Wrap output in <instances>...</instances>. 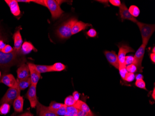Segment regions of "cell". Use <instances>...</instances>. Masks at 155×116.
<instances>
[{
  "instance_id": "cell-1",
  "label": "cell",
  "mask_w": 155,
  "mask_h": 116,
  "mask_svg": "<svg viewBox=\"0 0 155 116\" xmlns=\"http://www.w3.org/2000/svg\"><path fill=\"white\" fill-rule=\"evenodd\" d=\"M23 55L21 50L14 51L10 54H4L0 51V68L2 69H7L17 64L24 63Z\"/></svg>"
},
{
  "instance_id": "cell-2",
  "label": "cell",
  "mask_w": 155,
  "mask_h": 116,
  "mask_svg": "<svg viewBox=\"0 0 155 116\" xmlns=\"http://www.w3.org/2000/svg\"><path fill=\"white\" fill-rule=\"evenodd\" d=\"M77 21L76 18H71L63 22L56 31L57 36L61 39H68L70 38L72 35V27Z\"/></svg>"
},
{
  "instance_id": "cell-3",
  "label": "cell",
  "mask_w": 155,
  "mask_h": 116,
  "mask_svg": "<svg viewBox=\"0 0 155 116\" xmlns=\"http://www.w3.org/2000/svg\"><path fill=\"white\" fill-rule=\"evenodd\" d=\"M137 25L139 28L142 38L143 44L147 46L151 36L155 31V24H149L137 22Z\"/></svg>"
},
{
  "instance_id": "cell-4",
  "label": "cell",
  "mask_w": 155,
  "mask_h": 116,
  "mask_svg": "<svg viewBox=\"0 0 155 116\" xmlns=\"http://www.w3.org/2000/svg\"><path fill=\"white\" fill-rule=\"evenodd\" d=\"M46 7L50 11L52 15V19L54 20H56L61 17L64 11L62 10L61 5L64 2V1H58V0H44Z\"/></svg>"
},
{
  "instance_id": "cell-5",
  "label": "cell",
  "mask_w": 155,
  "mask_h": 116,
  "mask_svg": "<svg viewBox=\"0 0 155 116\" xmlns=\"http://www.w3.org/2000/svg\"><path fill=\"white\" fill-rule=\"evenodd\" d=\"M20 90L9 88L5 93L4 96L2 98L0 103H8L9 104H13L14 101L20 95Z\"/></svg>"
},
{
  "instance_id": "cell-6",
  "label": "cell",
  "mask_w": 155,
  "mask_h": 116,
  "mask_svg": "<svg viewBox=\"0 0 155 116\" xmlns=\"http://www.w3.org/2000/svg\"><path fill=\"white\" fill-rule=\"evenodd\" d=\"M118 47L119 48V51L117 56L119 60V66L125 65V59L126 54L129 53H134L135 50L127 44H119Z\"/></svg>"
},
{
  "instance_id": "cell-7",
  "label": "cell",
  "mask_w": 155,
  "mask_h": 116,
  "mask_svg": "<svg viewBox=\"0 0 155 116\" xmlns=\"http://www.w3.org/2000/svg\"><path fill=\"white\" fill-rule=\"evenodd\" d=\"M146 47V46L145 45L142 44L138 48L134 56L135 59V65L137 67V70H138L140 71H142V70L143 69V68L142 66V63L144 57Z\"/></svg>"
},
{
  "instance_id": "cell-8",
  "label": "cell",
  "mask_w": 155,
  "mask_h": 116,
  "mask_svg": "<svg viewBox=\"0 0 155 116\" xmlns=\"http://www.w3.org/2000/svg\"><path fill=\"white\" fill-rule=\"evenodd\" d=\"M0 83L4 84L10 88L20 90L17 80L15 79L13 75L11 74H5L1 77Z\"/></svg>"
},
{
  "instance_id": "cell-9",
  "label": "cell",
  "mask_w": 155,
  "mask_h": 116,
  "mask_svg": "<svg viewBox=\"0 0 155 116\" xmlns=\"http://www.w3.org/2000/svg\"><path fill=\"white\" fill-rule=\"evenodd\" d=\"M26 97L30 102L31 107L33 108H35L38 103L36 95V85H31L26 93Z\"/></svg>"
},
{
  "instance_id": "cell-10",
  "label": "cell",
  "mask_w": 155,
  "mask_h": 116,
  "mask_svg": "<svg viewBox=\"0 0 155 116\" xmlns=\"http://www.w3.org/2000/svg\"><path fill=\"white\" fill-rule=\"evenodd\" d=\"M119 14L122 21L128 20L136 23L138 22L135 18L130 15L128 8L126 7L124 2L121 3L119 7Z\"/></svg>"
},
{
  "instance_id": "cell-11",
  "label": "cell",
  "mask_w": 155,
  "mask_h": 116,
  "mask_svg": "<svg viewBox=\"0 0 155 116\" xmlns=\"http://www.w3.org/2000/svg\"><path fill=\"white\" fill-rule=\"evenodd\" d=\"M30 71V78H31V84L37 85L40 78L41 74L36 69L35 65L32 63H28Z\"/></svg>"
},
{
  "instance_id": "cell-12",
  "label": "cell",
  "mask_w": 155,
  "mask_h": 116,
  "mask_svg": "<svg viewBox=\"0 0 155 116\" xmlns=\"http://www.w3.org/2000/svg\"><path fill=\"white\" fill-rule=\"evenodd\" d=\"M104 54L105 57L110 64L116 68L118 69L119 67V60H118L117 55L115 52L114 51H105Z\"/></svg>"
},
{
  "instance_id": "cell-13",
  "label": "cell",
  "mask_w": 155,
  "mask_h": 116,
  "mask_svg": "<svg viewBox=\"0 0 155 116\" xmlns=\"http://www.w3.org/2000/svg\"><path fill=\"white\" fill-rule=\"evenodd\" d=\"M18 79H23L30 77V71L28 64L22 63L20 65L17 70Z\"/></svg>"
},
{
  "instance_id": "cell-14",
  "label": "cell",
  "mask_w": 155,
  "mask_h": 116,
  "mask_svg": "<svg viewBox=\"0 0 155 116\" xmlns=\"http://www.w3.org/2000/svg\"><path fill=\"white\" fill-rule=\"evenodd\" d=\"M37 114L38 116H58L49 109L38 102L37 105Z\"/></svg>"
},
{
  "instance_id": "cell-15",
  "label": "cell",
  "mask_w": 155,
  "mask_h": 116,
  "mask_svg": "<svg viewBox=\"0 0 155 116\" xmlns=\"http://www.w3.org/2000/svg\"><path fill=\"white\" fill-rule=\"evenodd\" d=\"M90 26H91V25L89 23H84L81 21H78L72 27V35H75L82 30H86Z\"/></svg>"
},
{
  "instance_id": "cell-16",
  "label": "cell",
  "mask_w": 155,
  "mask_h": 116,
  "mask_svg": "<svg viewBox=\"0 0 155 116\" xmlns=\"http://www.w3.org/2000/svg\"><path fill=\"white\" fill-rule=\"evenodd\" d=\"M8 7L10 8V11L14 16H19L21 15V10L17 2L15 0H5Z\"/></svg>"
},
{
  "instance_id": "cell-17",
  "label": "cell",
  "mask_w": 155,
  "mask_h": 116,
  "mask_svg": "<svg viewBox=\"0 0 155 116\" xmlns=\"http://www.w3.org/2000/svg\"><path fill=\"white\" fill-rule=\"evenodd\" d=\"M13 39L14 42V50L20 51L22 45V37L20 33V29L16 30L13 35Z\"/></svg>"
},
{
  "instance_id": "cell-18",
  "label": "cell",
  "mask_w": 155,
  "mask_h": 116,
  "mask_svg": "<svg viewBox=\"0 0 155 116\" xmlns=\"http://www.w3.org/2000/svg\"><path fill=\"white\" fill-rule=\"evenodd\" d=\"M24 100L22 97L19 95L13 102V107L16 113H21L23 111Z\"/></svg>"
},
{
  "instance_id": "cell-19",
  "label": "cell",
  "mask_w": 155,
  "mask_h": 116,
  "mask_svg": "<svg viewBox=\"0 0 155 116\" xmlns=\"http://www.w3.org/2000/svg\"><path fill=\"white\" fill-rule=\"evenodd\" d=\"M17 83L20 91H23L31 85V81L30 77L23 79H17Z\"/></svg>"
},
{
  "instance_id": "cell-20",
  "label": "cell",
  "mask_w": 155,
  "mask_h": 116,
  "mask_svg": "<svg viewBox=\"0 0 155 116\" xmlns=\"http://www.w3.org/2000/svg\"><path fill=\"white\" fill-rule=\"evenodd\" d=\"M35 49L32 43L29 42L25 41L22 43V46L21 47V52L22 55H26L30 53L33 50Z\"/></svg>"
},
{
  "instance_id": "cell-21",
  "label": "cell",
  "mask_w": 155,
  "mask_h": 116,
  "mask_svg": "<svg viewBox=\"0 0 155 116\" xmlns=\"http://www.w3.org/2000/svg\"><path fill=\"white\" fill-rule=\"evenodd\" d=\"M66 66L60 62L55 63L51 65V70L52 71H61L66 69Z\"/></svg>"
},
{
  "instance_id": "cell-22",
  "label": "cell",
  "mask_w": 155,
  "mask_h": 116,
  "mask_svg": "<svg viewBox=\"0 0 155 116\" xmlns=\"http://www.w3.org/2000/svg\"><path fill=\"white\" fill-rule=\"evenodd\" d=\"M36 69L40 74L45 72H52L51 66L48 65H35Z\"/></svg>"
},
{
  "instance_id": "cell-23",
  "label": "cell",
  "mask_w": 155,
  "mask_h": 116,
  "mask_svg": "<svg viewBox=\"0 0 155 116\" xmlns=\"http://www.w3.org/2000/svg\"><path fill=\"white\" fill-rule=\"evenodd\" d=\"M128 10L130 15L134 18L139 16L140 11L138 7H137V6H135V5H131L130 7Z\"/></svg>"
},
{
  "instance_id": "cell-24",
  "label": "cell",
  "mask_w": 155,
  "mask_h": 116,
  "mask_svg": "<svg viewBox=\"0 0 155 116\" xmlns=\"http://www.w3.org/2000/svg\"><path fill=\"white\" fill-rule=\"evenodd\" d=\"M67 116H77L79 110L77 109L74 106H67Z\"/></svg>"
},
{
  "instance_id": "cell-25",
  "label": "cell",
  "mask_w": 155,
  "mask_h": 116,
  "mask_svg": "<svg viewBox=\"0 0 155 116\" xmlns=\"http://www.w3.org/2000/svg\"><path fill=\"white\" fill-rule=\"evenodd\" d=\"M10 105L8 103L2 104L0 106V114L2 115H6L10 111Z\"/></svg>"
},
{
  "instance_id": "cell-26",
  "label": "cell",
  "mask_w": 155,
  "mask_h": 116,
  "mask_svg": "<svg viewBox=\"0 0 155 116\" xmlns=\"http://www.w3.org/2000/svg\"><path fill=\"white\" fill-rule=\"evenodd\" d=\"M64 105V104H63L56 102L55 101H52L51 103L49 104V106H48V107L49 110L53 111H54L59 109Z\"/></svg>"
},
{
  "instance_id": "cell-27",
  "label": "cell",
  "mask_w": 155,
  "mask_h": 116,
  "mask_svg": "<svg viewBox=\"0 0 155 116\" xmlns=\"http://www.w3.org/2000/svg\"><path fill=\"white\" fill-rule=\"evenodd\" d=\"M76 103V101L74 99L73 96L70 95L65 98L64 104L66 106H74Z\"/></svg>"
},
{
  "instance_id": "cell-28",
  "label": "cell",
  "mask_w": 155,
  "mask_h": 116,
  "mask_svg": "<svg viewBox=\"0 0 155 116\" xmlns=\"http://www.w3.org/2000/svg\"><path fill=\"white\" fill-rule=\"evenodd\" d=\"M67 106L64 104L62 107L60 108L59 109L57 110H55L53 111L54 113H55L56 115L59 116H65L67 115V109H66Z\"/></svg>"
},
{
  "instance_id": "cell-29",
  "label": "cell",
  "mask_w": 155,
  "mask_h": 116,
  "mask_svg": "<svg viewBox=\"0 0 155 116\" xmlns=\"http://www.w3.org/2000/svg\"><path fill=\"white\" fill-rule=\"evenodd\" d=\"M119 71V74L120 75L121 77L123 80H124L126 75L128 74V71L126 69V66L125 65H122L119 66L118 68Z\"/></svg>"
},
{
  "instance_id": "cell-30",
  "label": "cell",
  "mask_w": 155,
  "mask_h": 116,
  "mask_svg": "<svg viewBox=\"0 0 155 116\" xmlns=\"http://www.w3.org/2000/svg\"><path fill=\"white\" fill-rule=\"evenodd\" d=\"M135 85L136 86L137 88L147 91V89L146 88V84H145V82L144 81L143 79L136 80Z\"/></svg>"
},
{
  "instance_id": "cell-31",
  "label": "cell",
  "mask_w": 155,
  "mask_h": 116,
  "mask_svg": "<svg viewBox=\"0 0 155 116\" xmlns=\"http://www.w3.org/2000/svg\"><path fill=\"white\" fill-rule=\"evenodd\" d=\"M131 64H135V59L134 56L132 55L126 56L125 59V66H128Z\"/></svg>"
},
{
  "instance_id": "cell-32",
  "label": "cell",
  "mask_w": 155,
  "mask_h": 116,
  "mask_svg": "<svg viewBox=\"0 0 155 116\" xmlns=\"http://www.w3.org/2000/svg\"><path fill=\"white\" fill-rule=\"evenodd\" d=\"M135 76L134 74L128 72V74L126 75L124 78V81H126L128 82H131L134 81L135 78Z\"/></svg>"
},
{
  "instance_id": "cell-33",
  "label": "cell",
  "mask_w": 155,
  "mask_h": 116,
  "mask_svg": "<svg viewBox=\"0 0 155 116\" xmlns=\"http://www.w3.org/2000/svg\"><path fill=\"white\" fill-rule=\"evenodd\" d=\"M126 69L128 72L134 74L137 71V68L135 64H131L126 66Z\"/></svg>"
},
{
  "instance_id": "cell-34",
  "label": "cell",
  "mask_w": 155,
  "mask_h": 116,
  "mask_svg": "<svg viewBox=\"0 0 155 116\" xmlns=\"http://www.w3.org/2000/svg\"><path fill=\"white\" fill-rule=\"evenodd\" d=\"M86 34L88 37H91V38H94V37H96L97 35V32L96 30L93 28L90 29L86 33Z\"/></svg>"
},
{
  "instance_id": "cell-35",
  "label": "cell",
  "mask_w": 155,
  "mask_h": 116,
  "mask_svg": "<svg viewBox=\"0 0 155 116\" xmlns=\"http://www.w3.org/2000/svg\"><path fill=\"white\" fill-rule=\"evenodd\" d=\"M14 49L9 45H6L5 47L3 48V49L1 51V52L4 54H10L14 51Z\"/></svg>"
},
{
  "instance_id": "cell-36",
  "label": "cell",
  "mask_w": 155,
  "mask_h": 116,
  "mask_svg": "<svg viewBox=\"0 0 155 116\" xmlns=\"http://www.w3.org/2000/svg\"><path fill=\"white\" fill-rule=\"evenodd\" d=\"M77 116H95L94 113L91 112H86L82 111L79 110Z\"/></svg>"
},
{
  "instance_id": "cell-37",
  "label": "cell",
  "mask_w": 155,
  "mask_h": 116,
  "mask_svg": "<svg viewBox=\"0 0 155 116\" xmlns=\"http://www.w3.org/2000/svg\"><path fill=\"white\" fill-rule=\"evenodd\" d=\"M109 2L114 6H116V7H120L121 5V1L120 0H110L109 1Z\"/></svg>"
},
{
  "instance_id": "cell-38",
  "label": "cell",
  "mask_w": 155,
  "mask_h": 116,
  "mask_svg": "<svg viewBox=\"0 0 155 116\" xmlns=\"http://www.w3.org/2000/svg\"><path fill=\"white\" fill-rule=\"evenodd\" d=\"M80 93L78 91H74L73 93V96L74 97V99H75L76 101H78L79 100L80 97Z\"/></svg>"
},
{
  "instance_id": "cell-39",
  "label": "cell",
  "mask_w": 155,
  "mask_h": 116,
  "mask_svg": "<svg viewBox=\"0 0 155 116\" xmlns=\"http://www.w3.org/2000/svg\"><path fill=\"white\" fill-rule=\"evenodd\" d=\"M32 2H35V3H37L38 4H40V5H42V6H45L46 7V5H45V2H44V0H32Z\"/></svg>"
},
{
  "instance_id": "cell-40",
  "label": "cell",
  "mask_w": 155,
  "mask_h": 116,
  "mask_svg": "<svg viewBox=\"0 0 155 116\" xmlns=\"http://www.w3.org/2000/svg\"><path fill=\"white\" fill-rule=\"evenodd\" d=\"M150 59L151 60V62L154 64L155 63V54L151 53L150 55Z\"/></svg>"
},
{
  "instance_id": "cell-41",
  "label": "cell",
  "mask_w": 155,
  "mask_h": 116,
  "mask_svg": "<svg viewBox=\"0 0 155 116\" xmlns=\"http://www.w3.org/2000/svg\"><path fill=\"white\" fill-rule=\"evenodd\" d=\"M6 44H5V43L2 40H0V51H1L3 48L6 46Z\"/></svg>"
},
{
  "instance_id": "cell-42",
  "label": "cell",
  "mask_w": 155,
  "mask_h": 116,
  "mask_svg": "<svg viewBox=\"0 0 155 116\" xmlns=\"http://www.w3.org/2000/svg\"><path fill=\"white\" fill-rule=\"evenodd\" d=\"M17 116H34V115L32 113L29 112H26L25 113H22V114H20Z\"/></svg>"
},
{
  "instance_id": "cell-43",
  "label": "cell",
  "mask_w": 155,
  "mask_h": 116,
  "mask_svg": "<svg viewBox=\"0 0 155 116\" xmlns=\"http://www.w3.org/2000/svg\"><path fill=\"white\" fill-rule=\"evenodd\" d=\"M135 78L136 80H139V79H143V76L141 74H137L135 76Z\"/></svg>"
},
{
  "instance_id": "cell-44",
  "label": "cell",
  "mask_w": 155,
  "mask_h": 116,
  "mask_svg": "<svg viewBox=\"0 0 155 116\" xmlns=\"http://www.w3.org/2000/svg\"><path fill=\"white\" fill-rule=\"evenodd\" d=\"M17 2H32V0H17L16 1Z\"/></svg>"
},
{
  "instance_id": "cell-45",
  "label": "cell",
  "mask_w": 155,
  "mask_h": 116,
  "mask_svg": "<svg viewBox=\"0 0 155 116\" xmlns=\"http://www.w3.org/2000/svg\"><path fill=\"white\" fill-rule=\"evenodd\" d=\"M152 98L154 99V100H155V88H153V93H152Z\"/></svg>"
},
{
  "instance_id": "cell-46",
  "label": "cell",
  "mask_w": 155,
  "mask_h": 116,
  "mask_svg": "<svg viewBox=\"0 0 155 116\" xmlns=\"http://www.w3.org/2000/svg\"><path fill=\"white\" fill-rule=\"evenodd\" d=\"M152 53H153V54H155V47H154V48H153L152 49Z\"/></svg>"
},
{
  "instance_id": "cell-47",
  "label": "cell",
  "mask_w": 155,
  "mask_h": 116,
  "mask_svg": "<svg viewBox=\"0 0 155 116\" xmlns=\"http://www.w3.org/2000/svg\"><path fill=\"white\" fill-rule=\"evenodd\" d=\"M1 32H0V40H1Z\"/></svg>"
},
{
  "instance_id": "cell-48",
  "label": "cell",
  "mask_w": 155,
  "mask_h": 116,
  "mask_svg": "<svg viewBox=\"0 0 155 116\" xmlns=\"http://www.w3.org/2000/svg\"><path fill=\"white\" fill-rule=\"evenodd\" d=\"M2 75H1V71H0V77L2 76Z\"/></svg>"
},
{
  "instance_id": "cell-49",
  "label": "cell",
  "mask_w": 155,
  "mask_h": 116,
  "mask_svg": "<svg viewBox=\"0 0 155 116\" xmlns=\"http://www.w3.org/2000/svg\"></svg>"
}]
</instances>
